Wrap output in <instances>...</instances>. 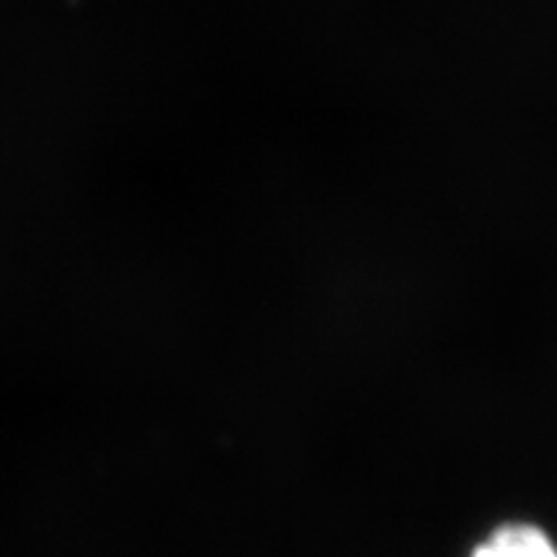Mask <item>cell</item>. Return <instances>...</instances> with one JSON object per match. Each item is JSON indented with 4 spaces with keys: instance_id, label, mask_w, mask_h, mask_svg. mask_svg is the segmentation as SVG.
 Instances as JSON below:
<instances>
[{
    "instance_id": "cell-1",
    "label": "cell",
    "mask_w": 557,
    "mask_h": 557,
    "mask_svg": "<svg viewBox=\"0 0 557 557\" xmlns=\"http://www.w3.org/2000/svg\"><path fill=\"white\" fill-rule=\"evenodd\" d=\"M470 557H557V545L537 524L508 521L485 534Z\"/></svg>"
}]
</instances>
